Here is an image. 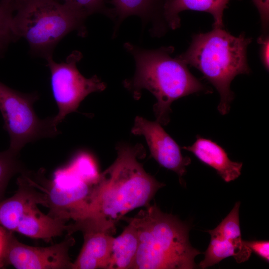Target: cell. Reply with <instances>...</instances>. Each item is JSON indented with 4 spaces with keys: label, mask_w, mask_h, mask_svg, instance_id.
I'll use <instances>...</instances> for the list:
<instances>
[{
    "label": "cell",
    "mask_w": 269,
    "mask_h": 269,
    "mask_svg": "<svg viewBox=\"0 0 269 269\" xmlns=\"http://www.w3.org/2000/svg\"><path fill=\"white\" fill-rule=\"evenodd\" d=\"M124 48L133 56L136 70L132 78L123 81V85L135 99H139L144 89L155 97L153 110L161 125L169 122L173 101L193 93H211L190 73L186 64L178 57H171L173 47L146 49L126 42Z\"/></svg>",
    "instance_id": "obj_2"
},
{
    "label": "cell",
    "mask_w": 269,
    "mask_h": 269,
    "mask_svg": "<svg viewBox=\"0 0 269 269\" xmlns=\"http://www.w3.org/2000/svg\"><path fill=\"white\" fill-rule=\"evenodd\" d=\"M131 133L143 136L153 158L161 166L174 171L182 178L186 172V167L191 163V159L182 155L179 146L161 124L137 116Z\"/></svg>",
    "instance_id": "obj_10"
},
{
    "label": "cell",
    "mask_w": 269,
    "mask_h": 269,
    "mask_svg": "<svg viewBox=\"0 0 269 269\" xmlns=\"http://www.w3.org/2000/svg\"><path fill=\"white\" fill-rule=\"evenodd\" d=\"M251 42L245 34L236 37L222 28H214L195 35L186 52L177 56L199 70L216 88L220 97L218 110L222 115L229 112L234 98L232 81L238 75L250 72L247 50Z\"/></svg>",
    "instance_id": "obj_4"
},
{
    "label": "cell",
    "mask_w": 269,
    "mask_h": 269,
    "mask_svg": "<svg viewBox=\"0 0 269 269\" xmlns=\"http://www.w3.org/2000/svg\"><path fill=\"white\" fill-rule=\"evenodd\" d=\"M260 44V58L264 67L267 70L269 68V38L267 35H262L259 37L257 41Z\"/></svg>",
    "instance_id": "obj_27"
},
{
    "label": "cell",
    "mask_w": 269,
    "mask_h": 269,
    "mask_svg": "<svg viewBox=\"0 0 269 269\" xmlns=\"http://www.w3.org/2000/svg\"><path fill=\"white\" fill-rule=\"evenodd\" d=\"M240 202H237L227 216L214 229L208 230L211 237L237 239L241 238L239 221Z\"/></svg>",
    "instance_id": "obj_20"
},
{
    "label": "cell",
    "mask_w": 269,
    "mask_h": 269,
    "mask_svg": "<svg viewBox=\"0 0 269 269\" xmlns=\"http://www.w3.org/2000/svg\"><path fill=\"white\" fill-rule=\"evenodd\" d=\"M14 14L12 27L17 38H24L31 52L45 58L68 34L76 31L85 37L88 17L81 11L55 0H24Z\"/></svg>",
    "instance_id": "obj_5"
},
{
    "label": "cell",
    "mask_w": 269,
    "mask_h": 269,
    "mask_svg": "<svg viewBox=\"0 0 269 269\" xmlns=\"http://www.w3.org/2000/svg\"><path fill=\"white\" fill-rule=\"evenodd\" d=\"M256 7L260 16L262 27L267 29L269 20V0H252Z\"/></svg>",
    "instance_id": "obj_25"
},
{
    "label": "cell",
    "mask_w": 269,
    "mask_h": 269,
    "mask_svg": "<svg viewBox=\"0 0 269 269\" xmlns=\"http://www.w3.org/2000/svg\"><path fill=\"white\" fill-rule=\"evenodd\" d=\"M167 0H111L109 2L113 7L110 8V18L115 22V35L122 22L130 16L136 15L143 22L152 24L153 33L156 21L163 17V7Z\"/></svg>",
    "instance_id": "obj_15"
},
{
    "label": "cell",
    "mask_w": 269,
    "mask_h": 269,
    "mask_svg": "<svg viewBox=\"0 0 269 269\" xmlns=\"http://www.w3.org/2000/svg\"><path fill=\"white\" fill-rule=\"evenodd\" d=\"M182 148L215 169L226 182L233 181L241 175L242 163L231 161L225 149L211 139L197 135L192 145Z\"/></svg>",
    "instance_id": "obj_13"
},
{
    "label": "cell",
    "mask_w": 269,
    "mask_h": 269,
    "mask_svg": "<svg viewBox=\"0 0 269 269\" xmlns=\"http://www.w3.org/2000/svg\"><path fill=\"white\" fill-rule=\"evenodd\" d=\"M122 220L137 229L139 245L132 269H192L201 252L189 242V226L176 216L149 205Z\"/></svg>",
    "instance_id": "obj_3"
},
{
    "label": "cell",
    "mask_w": 269,
    "mask_h": 269,
    "mask_svg": "<svg viewBox=\"0 0 269 269\" xmlns=\"http://www.w3.org/2000/svg\"><path fill=\"white\" fill-rule=\"evenodd\" d=\"M83 234L84 243L72 269H108L113 241L112 235L90 228L79 230Z\"/></svg>",
    "instance_id": "obj_12"
},
{
    "label": "cell",
    "mask_w": 269,
    "mask_h": 269,
    "mask_svg": "<svg viewBox=\"0 0 269 269\" xmlns=\"http://www.w3.org/2000/svg\"><path fill=\"white\" fill-rule=\"evenodd\" d=\"M18 154L10 150L0 152V201L4 199L7 185L11 178L17 173L25 172Z\"/></svg>",
    "instance_id": "obj_19"
},
{
    "label": "cell",
    "mask_w": 269,
    "mask_h": 269,
    "mask_svg": "<svg viewBox=\"0 0 269 269\" xmlns=\"http://www.w3.org/2000/svg\"><path fill=\"white\" fill-rule=\"evenodd\" d=\"M13 232L0 225V268L4 267L5 255L10 237Z\"/></svg>",
    "instance_id": "obj_26"
},
{
    "label": "cell",
    "mask_w": 269,
    "mask_h": 269,
    "mask_svg": "<svg viewBox=\"0 0 269 269\" xmlns=\"http://www.w3.org/2000/svg\"><path fill=\"white\" fill-rule=\"evenodd\" d=\"M24 0H0V2L7 5L16 10L19 4Z\"/></svg>",
    "instance_id": "obj_28"
},
{
    "label": "cell",
    "mask_w": 269,
    "mask_h": 269,
    "mask_svg": "<svg viewBox=\"0 0 269 269\" xmlns=\"http://www.w3.org/2000/svg\"><path fill=\"white\" fill-rule=\"evenodd\" d=\"M38 99L36 93H21L0 81V111L10 136L8 149L15 153L28 143L60 133L53 118L42 120L36 114L33 104Z\"/></svg>",
    "instance_id": "obj_6"
},
{
    "label": "cell",
    "mask_w": 269,
    "mask_h": 269,
    "mask_svg": "<svg viewBox=\"0 0 269 269\" xmlns=\"http://www.w3.org/2000/svg\"><path fill=\"white\" fill-rule=\"evenodd\" d=\"M120 235L114 238L108 269H132L139 245L138 232L128 222Z\"/></svg>",
    "instance_id": "obj_17"
},
{
    "label": "cell",
    "mask_w": 269,
    "mask_h": 269,
    "mask_svg": "<svg viewBox=\"0 0 269 269\" xmlns=\"http://www.w3.org/2000/svg\"><path fill=\"white\" fill-rule=\"evenodd\" d=\"M245 244L260 257L269 261V242L268 240L244 241Z\"/></svg>",
    "instance_id": "obj_24"
},
{
    "label": "cell",
    "mask_w": 269,
    "mask_h": 269,
    "mask_svg": "<svg viewBox=\"0 0 269 269\" xmlns=\"http://www.w3.org/2000/svg\"><path fill=\"white\" fill-rule=\"evenodd\" d=\"M33 181L46 195L48 214L66 221L74 219L93 185L84 182L68 167L57 170L53 180H45L43 186Z\"/></svg>",
    "instance_id": "obj_8"
},
{
    "label": "cell",
    "mask_w": 269,
    "mask_h": 269,
    "mask_svg": "<svg viewBox=\"0 0 269 269\" xmlns=\"http://www.w3.org/2000/svg\"><path fill=\"white\" fill-rule=\"evenodd\" d=\"M18 188L11 197L0 201V225L15 232L23 217L40 204L48 207L46 195L33 182L29 174L22 173L17 180Z\"/></svg>",
    "instance_id": "obj_11"
},
{
    "label": "cell",
    "mask_w": 269,
    "mask_h": 269,
    "mask_svg": "<svg viewBox=\"0 0 269 269\" xmlns=\"http://www.w3.org/2000/svg\"><path fill=\"white\" fill-rule=\"evenodd\" d=\"M61 242L46 247H34L20 242L11 234L4 260V265L17 269H72L69 255L75 243L70 235Z\"/></svg>",
    "instance_id": "obj_9"
},
{
    "label": "cell",
    "mask_w": 269,
    "mask_h": 269,
    "mask_svg": "<svg viewBox=\"0 0 269 269\" xmlns=\"http://www.w3.org/2000/svg\"><path fill=\"white\" fill-rule=\"evenodd\" d=\"M66 221L44 214L36 206L23 217L15 232L31 238L49 242L67 231Z\"/></svg>",
    "instance_id": "obj_16"
},
{
    "label": "cell",
    "mask_w": 269,
    "mask_h": 269,
    "mask_svg": "<svg viewBox=\"0 0 269 269\" xmlns=\"http://www.w3.org/2000/svg\"><path fill=\"white\" fill-rule=\"evenodd\" d=\"M113 163L100 174L72 226L115 233L118 222L129 211L150 205L165 185L147 173L139 159L145 156L141 144L119 143Z\"/></svg>",
    "instance_id": "obj_1"
},
{
    "label": "cell",
    "mask_w": 269,
    "mask_h": 269,
    "mask_svg": "<svg viewBox=\"0 0 269 269\" xmlns=\"http://www.w3.org/2000/svg\"><path fill=\"white\" fill-rule=\"evenodd\" d=\"M14 12L11 7L0 2V58L5 54L10 44L17 40L12 27Z\"/></svg>",
    "instance_id": "obj_21"
},
{
    "label": "cell",
    "mask_w": 269,
    "mask_h": 269,
    "mask_svg": "<svg viewBox=\"0 0 269 269\" xmlns=\"http://www.w3.org/2000/svg\"><path fill=\"white\" fill-rule=\"evenodd\" d=\"M79 51H73L66 61L56 62L52 56L46 58L51 74L50 84L53 98L58 108L57 115L53 117L57 126L69 113L77 111L80 103L89 94L103 91L106 84L96 75L84 77L77 68L82 58Z\"/></svg>",
    "instance_id": "obj_7"
},
{
    "label": "cell",
    "mask_w": 269,
    "mask_h": 269,
    "mask_svg": "<svg viewBox=\"0 0 269 269\" xmlns=\"http://www.w3.org/2000/svg\"><path fill=\"white\" fill-rule=\"evenodd\" d=\"M230 0H167L163 7V17L172 29L180 25L179 13L190 10L206 12L214 18V28H223V13Z\"/></svg>",
    "instance_id": "obj_14"
},
{
    "label": "cell",
    "mask_w": 269,
    "mask_h": 269,
    "mask_svg": "<svg viewBox=\"0 0 269 269\" xmlns=\"http://www.w3.org/2000/svg\"><path fill=\"white\" fill-rule=\"evenodd\" d=\"M251 252L242 238L211 237L210 242L204 253V258L199 263V267L201 269H205L231 256H233L237 263H240L248 260Z\"/></svg>",
    "instance_id": "obj_18"
},
{
    "label": "cell",
    "mask_w": 269,
    "mask_h": 269,
    "mask_svg": "<svg viewBox=\"0 0 269 269\" xmlns=\"http://www.w3.org/2000/svg\"><path fill=\"white\" fill-rule=\"evenodd\" d=\"M68 166L82 180L91 185L96 182L100 175L94 160L86 153L77 155Z\"/></svg>",
    "instance_id": "obj_22"
},
{
    "label": "cell",
    "mask_w": 269,
    "mask_h": 269,
    "mask_svg": "<svg viewBox=\"0 0 269 269\" xmlns=\"http://www.w3.org/2000/svg\"><path fill=\"white\" fill-rule=\"evenodd\" d=\"M68 6L75 8L87 16L100 13L110 17V8L106 6V0H55Z\"/></svg>",
    "instance_id": "obj_23"
}]
</instances>
